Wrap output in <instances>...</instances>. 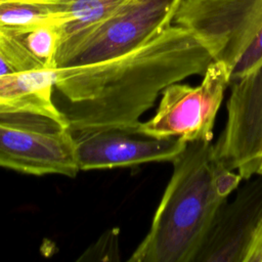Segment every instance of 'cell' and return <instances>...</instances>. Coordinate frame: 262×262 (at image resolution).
<instances>
[{
    "label": "cell",
    "instance_id": "obj_8",
    "mask_svg": "<svg viewBox=\"0 0 262 262\" xmlns=\"http://www.w3.org/2000/svg\"><path fill=\"white\" fill-rule=\"evenodd\" d=\"M140 124V123H139ZM137 126L108 127L74 133L80 170L138 166L151 162H172L187 142L178 137L147 135Z\"/></svg>",
    "mask_w": 262,
    "mask_h": 262
},
{
    "label": "cell",
    "instance_id": "obj_11",
    "mask_svg": "<svg viewBox=\"0 0 262 262\" xmlns=\"http://www.w3.org/2000/svg\"><path fill=\"white\" fill-rule=\"evenodd\" d=\"M56 69L0 76V111L35 110L61 115L53 102Z\"/></svg>",
    "mask_w": 262,
    "mask_h": 262
},
{
    "label": "cell",
    "instance_id": "obj_7",
    "mask_svg": "<svg viewBox=\"0 0 262 262\" xmlns=\"http://www.w3.org/2000/svg\"><path fill=\"white\" fill-rule=\"evenodd\" d=\"M229 86L225 126L213 149L220 163L248 180L262 163V63Z\"/></svg>",
    "mask_w": 262,
    "mask_h": 262
},
{
    "label": "cell",
    "instance_id": "obj_12",
    "mask_svg": "<svg viewBox=\"0 0 262 262\" xmlns=\"http://www.w3.org/2000/svg\"><path fill=\"white\" fill-rule=\"evenodd\" d=\"M125 0H68L67 20L57 27L56 68L60 61Z\"/></svg>",
    "mask_w": 262,
    "mask_h": 262
},
{
    "label": "cell",
    "instance_id": "obj_1",
    "mask_svg": "<svg viewBox=\"0 0 262 262\" xmlns=\"http://www.w3.org/2000/svg\"><path fill=\"white\" fill-rule=\"evenodd\" d=\"M213 60L189 30L173 24L123 55L56 68L52 98L72 134L137 126L167 86L203 76Z\"/></svg>",
    "mask_w": 262,
    "mask_h": 262
},
{
    "label": "cell",
    "instance_id": "obj_6",
    "mask_svg": "<svg viewBox=\"0 0 262 262\" xmlns=\"http://www.w3.org/2000/svg\"><path fill=\"white\" fill-rule=\"evenodd\" d=\"M173 24L232 70L262 28V0H183Z\"/></svg>",
    "mask_w": 262,
    "mask_h": 262
},
{
    "label": "cell",
    "instance_id": "obj_5",
    "mask_svg": "<svg viewBox=\"0 0 262 262\" xmlns=\"http://www.w3.org/2000/svg\"><path fill=\"white\" fill-rule=\"evenodd\" d=\"M183 0H125L94 28L57 68L95 63L123 55L173 25Z\"/></svg>",
    "mask_w": 262,
    "mask_h": 262
},
{
    "label": "cell",
    "instance_id": "obj_10",
    "mask_svg": "<svg viewBox=\"0 0 262 262\" xmlns=\"http://www.w3.org/2000/svg\"><path fill=\"white\" fill-rule=\"evenodd\" d=\"M57 46V26L0 27V52L16 72L56 69Z\"/></svg>",
    "mask_w": 262,
    "mask_h": 262
},
{
    "label": "cell",
    "instance_id": "obj_17",
    "mask_svg": "<svg viewBox=\"0 0 262 262\" xmlns=\"http://www.w3.org/2000/svg\"><path fill=\"white\" fill-rule=\"evenodd\" d=\"M258 174H262V163H261V166H260V168H259V170H258L257 175H258Z\"/></svg>",
    "mask_w": 262,
    "mask_h": 262
},
{
    "label": "cell",
    "instance_id": "obj_16",
    "mask_svg": "<svg viewBox=\"0 0 262 262\" xmlns=\"http://www.w3.org/2000/svg\"><path fill=\"white\" fill-rule=\"evenodd\" d=\"M15 72L16 71L14 70V68L5 58V56L0 52V76L12 74V73H15Z\"/></svg>",
    "mask_w": 262,
    "mask_h": 262
},
{
    "label": "cell",
    "instance_id": "obj_14",
    "mask_svg": "<svg viewBox=\"0 0 262 262\" xmlns=\"http://www.w3.org/2000/svg\"><path fill=\"white\" fill-rule=\"evenodd\" d=\"M262 63V28L231 70L230 81L241 78Z\"/></svg>",
    "mask_w": 262,
    "mask_h": 262
},
{
    "label": "cell",
    "instance_id": "obj_3",
    "mask_svg": "<svg viewBox=\"0 0 262 262\" xmlns=\"http://www.w3.org/2000/svg\"><path fill=\"white\" fill-rule=\"evenodd\" d=\"M0 167L32 175L75 177V139L62 115L0 111Z\"/></svg>",
    "mask_w": 262,
    "mask_h": 262
},
{
    "label": "cell",
    "instance_id": "obj_13",
    "mask_svg": "<svg viewBox=\"0 0 262 262\" xmlns=\"http://www.w3.org/2000/svg\"><path fill=\"white\" fill-rule=\"evenodd\" d=\"M68 0H0V27L60 26Z\"/></svg>",
    "mask_w": 262,
    "mask_h": 262
},
{
    "label": "cell",
    "instance_id": "obj_4",
    "mask_svg": "<svg viewBox=\"0 0 262 262\" xmlns=\"http://www.w3.org/2000/svg\"><path fill=\"white\" fill-rule=\"evenodd\" d=\"M231 69L213 60L196 86L179 82L167 86L152 118L139 129L150 136L178 137L185 142L212 141L217 113L230 85Z\"/></svg>",
    "mask_w": 262,
    "mask_h": 262
},
{
    "label": "cell",
    "instance_id": "obj_15",
    "mask_svg": "<svg viewBox=\"0 0 262 262\" xmlns=\"http://www.w3.org/2000/svg\"><path fill=\"white\" fill-rule=\"evenodd\" d=\"M246 262H262V215L251 238Z\"/></svg>",
    "mask_w": 262,
    "mask_h": 262
},
{
    "label": "cell",
    "instance_id": "obj_9",
    "mask_svg": "<svg viewBox=\"0 0 262 262\" xmlns=\"http://www.w3.org/2000/svg\"><path fill=\"white\" fill-rule=\"evenodd\" d=\"M258 176L248 179L235 196L221 206L194 262H246L262 215V174Z\"/></svg>",
    "mask_w": 262,
    "mask_h": 262
},
{
    "label": "cell",
    "instance_id": "obj_2",
    "mask_svg": "<svg viewBox=\"0 0 262 262\" xmlns=\"http://www.w3.org/2000/svg\"><path fill=\"white\" fill-rule=\"evenodd\" d=\"M172 164L150 228L131 262H194L217 212L243 180L215 158L212 141L187 142Z\"/></svg>",
    "mask_w": 262,
    "mask_h": 262
}]
</instances>
